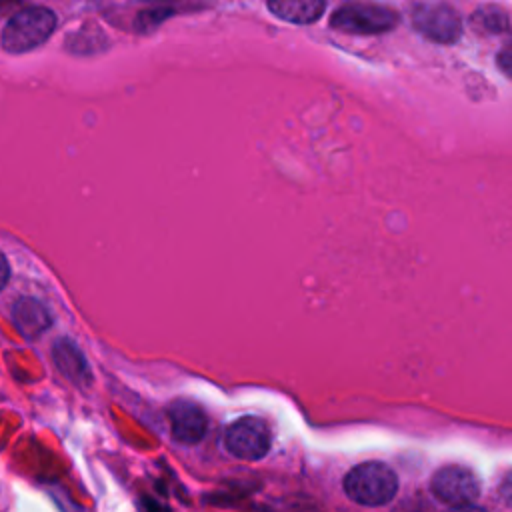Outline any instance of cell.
Masks as SVG:
<instances>
[{"instance_id": "1", "label": "cell", "mask_w": 512, "mask_h": 512, "mask_svg": "<svg viewBox=\"0 0 512 512\" xmlns=\"http://www.w3.org/2000/svg\"><path fill=\"white\" fill-rule=\"evenodd\" d=\"M56 14L46 6H26L14 12L2 28L0 44L10 54H24L42 46L56 28Z\"/></svg>"}, {"instance_id": "2", "label": "cell", "mask_w": 512, "mask_h": 512, "mask_svg": "<svg viewBox=\"0 0 512 512\" xmlns=\"http://www.w3.org/2000/svg\"><path fill=\"white\" fill-rule=\"evenodd\" d=\"M342 486L352 502L368 508H378L388 504L396 496L398 478L388 464L372 460L348 470Z\"/></svg>"}, {"instance_id": "3", "label": "cell", "mask_w": 512, "mask_h": 512, "mask_svg": "<svg viewBox=\"0 0 512 512\" xmlns=\"http://www.w3.org/2000/svg\"><path fill=\"white\" fill-rule=\"evenodd\" d=\"M396 24L398 14L380 4H344L330 18V26L346 34H382Z\"/></svg>"}, {"instance_id": "4", "label": "cell", "mask_w": 512, "mask_h": 512, "mask_svg": "<svg viewBox=\"0 0 512 512\" xmlns=\"http://www.w3.org/2000/svg\"><path fill=\"white\" fill-rule=\"evenodd\" d=\"M412 26L428 40L450 44L462 34L460 14L442 2H418L410 10Z\"/></svg>"}, {"instance_id": "5", "label": "cell", "mask_w": 512, "mask_h": 512, "mask_svg": "<svg viewBox=\"0 0 512 512\" xmlns=\"http://www.w3.org/2000/svg\"><path fill=\"white\" fill-rule=\"evenodd\" d=\"M430 490L440 502L456 508L474 504L482 488L478 476L470 468L460 464H448L434 472L430 480Z\"/></svg>"}, {"instance_id": "6", "label": "cell", "mask_w": 512, "mask_h": 512, "mask_svg": "<svg viewBox=\"0 0 512 512\" xmlns=\"http://www.w3.org/2000/svg\"><path fill=\"white\" fill-rule=\"evenodd\" d=\"M224 446L240 460H260L272 446V434L264 420L256 416H242L226 428Z\"/></svg>"}, {"instance_id": "7", "label": "cell", "mask_w": 512, "mask_h": 512, "mask_svg": "<svg viewBox=\"0 0 512 512\" xmlns=\"http://www.w3.org/2000/svg\"><path fill=\"white\" fill-rule=\"evenodd\" d=\"M172 436L182 444H198L208 432L204 410L192 400H174L168 408Z\"/></svg>"}, {"instance_id": "8", "label": "cell", "mask_w": 512, "mask_h": 512, "mask_svg": "<svg viewBox=\"0 0 512 512\" xmlns=\"http://www.w3.org/2000/svg\"><path fill=\"white\" fill-rule=\"evenodd\" d=\"M12 322L24 338H36L50 328V312L34 298H20L12 306Z\"/></svg>"}, {"instance_id": "9", "label": "cell", "mask_w": 512, "mask_h": 512, "mask_svg": "<svg viewBox=\"0 0 512 512\" xmlns=\"http://www.w3.org/2000/svg\"><path fill=\"white\" fill-rule=\"evenodd\" d=\"M266 8L274 16H278L286 22L312 24L322 16L326 4L318 2V0H296V2L294 0H278V2H268Z\"/></svg>"}, {"instance_id": "10", "label": "cell", "mask_w": 512, "mask_h": 512, "mask_svg": "<svg viewBox=\"0 0 512 512\" xmlns=\"http://www.w3.org/2000/svg\"><path fill=\"white\" fill-rule=\"evenodd\" d=\"M470 24L478 34H502L508 30V18L506 14L496 6H484L478 8L470 16Z\"/></svg>"}, {"instance_id": "11", "label": "cell", "mask_w": 512, "mask_h": 512, "mask_svg": "<svg viewBox=\"0 0 512 512\" xmlns=\"http://www.w3.org/2000/svg\"><path fill=\"white\" fill-rule=\"evenodd\" d=\"M496 62H498V68H500L506 76L512 78V42H508V44L498 52Z\"/></svg>"}, {"instance_id": "12", "label": "cell", "mask_w": 512, "mask_h": 512, "mask_svg": "<svg viewBox=\"0 0 512 512\" xmlns=\"http://www.w3.org/2000/svg\"><path fill=\"white\" fill-rule=\"evenodd\" d=\"M500 494H502V498H504L506 502L512 504V470L502 478V482H500Z\"/></svg>"}, {"instance_id": "13", "label": "cell", "mask_w": 512, "mask_h": 512, "mask_svg": "<svg viewBox=\"0 0 512 512\" xmlns=\"http://www.w3.org/2000/svg\"><path fill=\"white\" fill-rule=\"evenodd\" d=\"M8 278H10V266H8L6 258H4V254L0 252V290L6 286Z\"/></svg>"}, {"instance_id": "14", "label": "cell", "mask_w": 512, "mask_h": 512, "mask_svg": "<svg viewBox=\"0 0 512 512\" xmlns=\"http://www.w3.org/2000/svg\"><path fill=\"white\" fill-rule=\"evenodd\" d=\"M446 512H486L482 506H474V504H470V506H456V508H448Z\"/></svg>"}]
</instances>
